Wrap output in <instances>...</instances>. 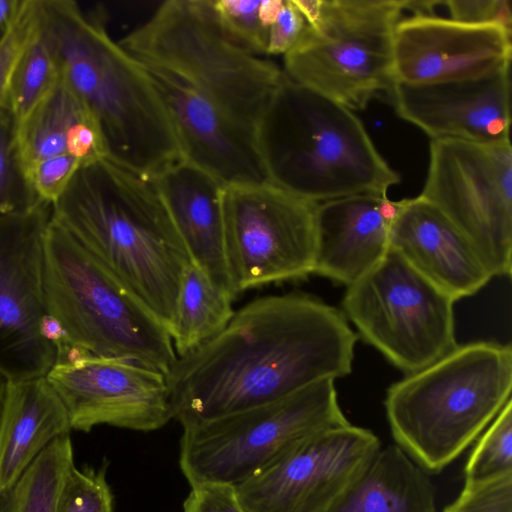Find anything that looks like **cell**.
<instances>
[{
	"label": "cell",
	"mask_w": 512,
	"mask_h": 512,
	"mask_svg": "<svg viewBox=\"0 0 512 512\" xmlns=\"http://www.w3.org/2000/svg\"><path fill=\"white\" fill-rule=\"evenodd\" d=\"M47 309L73 347L167 374L177 360L160 321L52 219L44 239Z\"/></svg>",
	"instance_id": "52a82bcc"
},
{
	"label": "cell",
	"mask_w": 512,
	"mask_h": 512,
	"mask_svg": "<svg viewBox=\"0 0 512 512\" xmlns=\"http://www.w3.org/2000/svg\"><path fill=\"white\" fill-rule=\"evenodd\" d=\"M511 389L510 344L457 345L388 388L384 404L391 434L424 470L439 472L492 422Z\"/></svg>",
	"instance_id": "5b68a950"
},
{
	"label": "cell",
	"mask_w": 512,
	"mask_h": 512,
	"mask_svg": "<svg viewBox=\"0 0 512 512\" xmlns=\"http://www.w3.org/2000/svg\"><path fill=\"white\" fill-rule=\"evenodd\" d=\"M510 69L492 75L412 84L394 82L388 97L399 117L431 140H509Z\"/></svg>",
	"instance_id": "ac0fdd59"
},
{
	"label": "cell",
	"mask_w": 512,
	"mask_h": 512,
	"mask_svg": "<svg viewBox=\"0 0 512 512\" xmlns=\"http://www.w3.org/2000/svg\"><path fill=\"white\" fill-rule=\"evenodd\" d=\"M380 447L371 430L348 423L312 437L234 487L247 512H323Z\"/></svg>",
	"instance_id": "9a60e30c"
},
{
	"label": "cell",
	"mask_w": 512,
	"mask_h": 512,
	"mask_svg": "<svg viewBox=\"0 0 512 512\" xmlns=\"http://www.w3.org/2000/svg\"><path fill=\"white\" fill-rule=\"evenodd\" d=\"M23 3L24 0H0V44L16 22Z\"/></svg>",
	"instance_id": "74e56055"
},
{
	"label": "cell",
	"mask_w": 512,
	"mask_h": 512,
	"mask_svg": "<svg viewBox=\"0 0 512 512\" xmlns=\"http://www.w3.org/2000/svg\"><path fill=\"white\" fill-rule=\"evenodd\" d=\"M307 29L284 55L286 75L355 110L394 84L392 38L404 0H293Z\"/></svg>",
	"instance_id": "ba28073f"
},
{
	"label": "cell",
	"mask_w": 512,
	"mask_h": 512,
	"mask_svg": "<svg viewBox=\"0 0 512 512\" xmlns=\"http://www.w3.org/2000/svg\"><path fill=\"white\" fill-rule=\"evenodd\" d=\"M82 162L71 155L44 158L24 167L28 183L36 196L53 205L66 191Z\"/></svg>",
	"instance_id": "d6a6232c"
},
{
	"label": "cell",
	"mask_w": 512,
	"mask_h": 512,
	"mask_svg": "<svg viewBox=\"0 0 512 512\" xmlns=\"http://www.w3.org/2000/svg\"><path fill=\"white\" fill-rule=\"evenodd\" d=\"M71 431L67 411L46 377L8 381L0 414V491Z\"/></svg>",
	"instance_id": "7402d4cb"
},
{
	"label": "cell",
	"mask_w": 512,
	"mask_h": 512,
	"mask_svg": "<svg viewBox=\"0 0 512 512\" xmlns=\"http://www.w3.org/2000/svg\"><path fill=\"white\" fill-rule=\"evenodd\" d=\"M511 32L436 15L401 19L392 38L394 81L439 83L510 69Z\"/></svg>",
	"instance_id": "2e32d148"
},
{
	"label": "cell",
	"mask_w": 512,
	"mask_h": 512,
	"mask_svg": "<svg viewBox=\"0 0 512 512\" xmlns=\"http://www.w3.org/2000/svg\"><path fill=\"white\" fill-rule=\"evenodd\" d=\"M8 380L0 374V414L2 410V405L5 397L6 387Z\"/></svg>",
	"instance_id": "f35d334b"
},
{
	"label": "cell",
	"mask_w": 512,
	"mask_h": 512,
	"mask_svg": "<svg viewBox=\"0 0 512 512\" xmlns=\"http://www.w3.org/2000/svg\"><path fill=\"white\" fill-rule=\"evenodd\" d=\"M356 333L342 311L303 293L257 298L165 375L173 419L188 428L352 371Z\"/></svg>",
	"instance_id": "6da1fadb"
},
{
	"label": "cell",
	"mask_w": 512,
	"mask_h": 512,
	"mask_svg": "<svg viewBox=\"0 0 512 512\" xmlns=\"http://www.w3.org/2000/svg\"><path fill=\"white\" fill-rule=\"evenodd\" d=\"M454 302L390 248L347 286L342 306L361 337L408 375L457 346Z\"/></svg>",
	"instance_id": "30bf717a"
},
{
	"label": "cell",
	"mask_w": 512,
	"mask_h": 512,
	"mask_svg": "<svg viewBox=\"0 0 512 512\" xmlns=\"http://www.w3.org/2000/svg\"><path fill=\"white\" fill-rule=\"evenodd\" d=\"M350 423L333 379L277 400L183 428L179 464L190 486L239 485L312 437Z\"/></svg>",
	"instance_id": "9c48e42d"
},
{
	"label": "cell",
	"mask_w": 512,
	"mask_h": 512,
	"mask_svg": "<svg viewBox=\"0 0 512 512\" xmlns=\"http://www.w3.org/2000/svg\"><path fill=\"white\" fill-rule=\"evenodd\" d=\"M16 136L17 121L5 108L0 111V215L25 213L46 204L28 183Z\"/></svg>",
	"instance_id": "83f0119b"
},
{
	"label": "cell",
	"mask_w": 512,
	"mask_h": 512,
	"mask_svg": "<svg viewBox=\"0 0 512 512\" xmlns=\"http://www.w3.org/2000/svg\"><path fill=\"white\" fill-rule=\"evenodd\" d=\"M422 198L438 208L494 276L512 269L510 141L431 140Z\"/></svg>",
	"instance_id": "8fae6325"
},
{
	"label": "cell",
	"mask_w": 512,
	"mask_h": 512,
	"mask_svg": "<svg viewBox=\"0 0 512 512\" xmlns=\"http://www.w3.org/2000/svg\"><path fill=\"white\" fill-rule=\"evenodd\" d=\"M39 21V0H24L19 16L0 44V111L7 108L15 65L31 40Z\"/></svg>",
	"instance_id": "836d02e7"
},
{
	"label": "cell",
	"mask_w": 512,
	"mask_h": 512,
	"mask_svg": "<svg viewBox=\"0 0 512 512\" xmlns=\"http://www.w3.org/2000/svg\"><path fill=\"white\" fill-rule=\"evenodd\" d=\"M465 481H480L512 473V401L492 420L471 452Z\"/></svg>",
	"instance_id": "f1b7e54d"
},
{
	"label": "cell",
	"mask_w": 512,
	"mask_h": 512,
	"mask_svg": "<svg viewBox=\"0 0 512 512\" xmlns=\"http://www.w3.org/2000/svg\"><path fill=\"white\" fill-rule=\"evenodd\" d=\"M75 465L70 434L54 440L10 487L0 491V512H55L63 481Z\"/></svg>",
	"instance_id": "484cf974"
},
{
	"label": "cell",
	"mask_w": 512,
	"mask_h": 512,
	"mask_svg": "<svg viewBox=\"0 0 512 512\" xmlns=\"http://www.w3.org/2000/svg\"><path fill=\"white\" fill-rule=\"evenodd\" d=\"M52 219L120 281L171 336L193 262L153 177L107 158L82 165Z\"/></svg>",
	"instance_id": "7a4b0ae2"
},
{
	"label": "cell",
	"mask_w": 512,
	"mask_h": 512,
	"mask_svg": "<svg viewBox=\"0 0 512 512\" xmlns=\"http://www.w3.org/2000/svg\"><path fill=\"white\" fill-rule=\"evenodd\" d=\"M153 178L193 263L234 299L224 251V186L185 161Z\"/></svg>",
	"instance_id": "44dd1931"
},
{
	"label": "cell",
	"mask_w": 512,
	"mask_h": 512,
	"mask_svg": "<svg viewBox=\"0 0 512 512\" xmlns=\"http://www.w3.org/2000/svg\"><path fill=\"white\" fill-rule=\"evenodd\" d=\"M450 19L476 25H498L512 31L509 0H446Z\"/></svg>",
	"instance_id": "e575fe53"
},
{
	"label": "cell",
	"mask_w": 512,
	"mask_h": 512,
	"mask_svg": "<svg viewBox=\"0 0 512 512\" xmlns=\"http://www.w3.org/2000/svg\"><path fill=\"white\" fill-rule=\"evenodd\" d=\"M107 467V461L99 468L74 465L63 481L55 512H114Z\"/></svg>",
	"instance_id": "4dcf8cb0"
},
{
	"label": "cell",
	"mask_w": 512,
	"mask_h": 512,
	"mask_svg": "<svg viewBox=\"0 0 512 512\" xmlns=\"http://www.w3.org/2000/svg\"><path fill=\"white\" fill-rule=\"evenodd\" d=\"M142 65L169 114L183 161L224 187L268 182L254 133L174 75Z\"/></svg>",
	"instance_id": "e0dca14e"
},
{
	"label": "cell",
	"mask_w": 512,
	"mask_h": 512,
	"mask_svg": "<svg viewBox=\"0 0 512 512\" xmlns=\"http://www.w3.org/2000/svg\"><path fill=\"white\" fill-rule=\"evenodd\" d=\"M224 34L254 55L266 54L268 27L260 13V1L208 0Z\"/></svg>",
	"instance_id": "f546056e"
},
{
	"label": "cell",
	"mask_w": 512,
	"mask_h": 512,
	"mask_svg": "<svg viewBox=\"0 0 512 512\" xmlns=\"http://www.w3.org/2000/svg\"><path fill=\"white\" fill-rule=\"evenodd\" d=\"M442 512H512V473L465 481L458 497Z\"/></svg>",
	"instance_id": "1f68e13d"
},
{
	"label": "cell",
	"mask_w": 512,
	"mask_h": 512,
	"mask_svg": "<svg viewBox=\"0 0 512 512\" xmlns=\"http://www.w3.org/2000/svg\"><path fill=\"white\" fill-rule=\"evenodd\" d=\"M255 139L268 182L310 202L387 195L401 180L354 111L287 75Z\"/></svg>",
	"instance_id": "277c9868"
},
{
	"label": "cell",
	"mask_w": 512,
	"mask_h": 512,
	"mask_svg": "<svg viewBox=\"0 0 512 512\" xmlns=\"http://www.w3.org/2000/svg\"><path fill=\"white\" fill-rule=\"evenodd\" d=\"M308 24L292 0H283L267 37V55H285L302 39Z\"/></svg>",
	"instance_id": "d590c367"
},
{
	"label": "cell",
	"mask_w": 512,
	"mask_h": 512,
	"mask_svg": "<svg viewBox=\"0 0 512 512\" xmlns=\"http://www.w3.org/2000/svg\"><path fill=\"white\" fill-rule=\"evenodd\" d=\"M119 45L140 63L164 70L254 133L273 93L286 77L270 60L232 42L208 0H168Z\"/></svg>",
	"instance_id": "8992f818"
},
{
	"label": "cell",
	"mask_w": 512,
	"mask_h": 512,
	"mask_svg": "<svg viewBox=\"0 0 512 512\" xmlns=\"http://www.w3.org/2000/svg\"><path fill=\"white\" fill-rule=\"evenodd\" d=\"M16 137L24 167L65 154L83 165L106 157L93 116L61 77L47 96L17 123Z\"/></svg>",
	"instance_id": "603a6c76"
},
{
	"label": "cell",
	"mask_w": 512,
	"mask_h": 512,
	"mask_svg": "<svg viewBox=\"0 0 512 512\" xmlns=\"http://www.w3.org/2000/svg\"><path fill=\"white\" fill-rule=\"evenodd\" d=\"M318 204L269 182L223 188L224 251L234 297L313 274Z\"/></svg>",
	"instance_id": "7c38bea8"
},
{
	"label": "cell",
	"mask_w": 512,
	"mask_h": 512,
	"mask_svg": "<svg viewBox=\"0 0 512 512\" xmlns=\"http://www.w3.org/2000/svg\"><path fill=\"white\" fill-rule=\"evenodd\" d=\"M323 512H437L435 488L426 470L388 445Z\"/></svg>",
	"instance_id": "cb8c5ba5"
},
{
	"label": "cell",
	"mask_w": 512,
	"mask_h": 512,
	"mask_svg": "<svg viewBox=\"0 0 512 512\" xmlns=\"http://www.w3.org/2000/svg\"><path fill=\"white\" fill-rule=\"evenodd\" d=\"M232 301L193 262L185 269L171 332L177 357L194 351L227 326L235 312Z\"/></svg>",
	"instance_id": "d4e9b609"
},
{
	"label": "cell",
	"mask_w": 512,
	"mask_h": 512,
	"mask_svg": "<svg viewBox=\"0 0 512 512\" xmlns=\"http://www.w3.org/2000/svg\"><path fill=\"white\" fill-rule=\"evenodd\" d=\"M390 248L455 301L476 294L492 278L464 235L420 195L398 201Z\"/></svg>",
	"instance_id": "d6986e66"
},
{
	"label": "cell",
	"mask_w": 512,
	"mask_h": 512,
	"mask_svg": "<svg viewBox=\"0 0 512 512\" xmlns=\"http://www.w3.org/2000/svg\"><path fill=\"white\" fill-rule=\"evenodd\" d=\"M60 78L52 47L39 21L20 55L10 82L7 108L17 123L53 89Z\"/></svg>",
	"instance_id": "4316f807"
},
{
	"label": "cell",
	"mask_w": 512,
	"mask_h": 512,
	"mask_svg": "<svg viewBox=\"0 0 512 512\" xmlns=\"http://www.w3.org/2000/svg\"><path fill=\"white\" fill-rule=\"evenodd\" d=\"M60 77L93 116L110 161L155 177L183 161L162 98L144 66L114 41L101 13L72 0H39Z\"/></svg>",
	"instance_id": "3957f363"
},
{
	"label": "cell",
	"mask_w": 512,
	"mask_h": 512,
	"mask_svg": "<svg viewBox=\"0 0 512 512\" xmlns=\"http://www.w3.org/2000/svg\"><path fill=\"white\" fill-rule=\"evenodd\" d=\"M183 512H247L235 487L223 483H203L191 487Z\"/></svg>",
	"instance_id": "8d00e7d4"
},
{
	"label": "cell",
	"mask_w": 512,
	"mask_h": 512,
	"mask_svg": "<svg viewBox=\"0 0 512 512\" xmlns=\"http://www.w3.org/2000/svg\"><path fill=\"white\" fill-rule=\"evenodd\" d=\"M46 378L75 431L109 425L150 432L173 419L165 374L126 359L72 347Z\"/></svg>",
	"instance_id": "5bb4252c"
},
{
	"label": "cell",
	"mask_w": 512,
	"mask_h": 512,
	"mask_svg": "<svg viewBox=\"0 0 512 512\" xmlns=\"http://www.w3.org/2000/svg\"><path fill=\"white\" fill-rule=\"evenodd\" d=\"M398 201L357 194L319 203L313 274L350 284L373 269L390 249Z\"/></svg>",
	"instance_id": "ffe728a7"
},
{
	"label": "cell",
	"mask_w": 512,
	"mask_h": 512,
	"mask_svg": "<svg viewBox=\"0 0 512 512\" xmlns=\"http://www.w3.org/2000/svg\"><path fill=\"white\" fill-rule=\"evenodd\" d=\"M52 206L0 215V374L8 381L46 377L57 349L42 336L44 239Z\"/></svg>",
	"instance_id": "4fadbf2b"
}]
</instances>
